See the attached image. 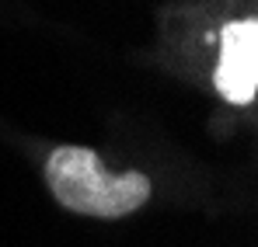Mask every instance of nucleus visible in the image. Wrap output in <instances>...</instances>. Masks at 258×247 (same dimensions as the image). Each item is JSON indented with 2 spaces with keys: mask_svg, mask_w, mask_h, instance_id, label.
I'll list each match as a JSON object with an SVG mask.
<instances>
[{
  "mask_svg": "<svg viewBox=\"0 0 258 247\" xmlns=\"http://www.w3.org/2000/svg\"><path fill=\"white\" fill-rule=\"evenodd\" d=\"M213 84L223 101L251 105L258 91V21H230L220 32V59Z\"/></svg>",
  "mask_w": 258,
  "mask_h": 247,
  "instance_id": "obj_2",
  "label": "nucleus"
},
{
  "mask_svg": "<svg viewBox=\"0 0 258 247\" xmlns=\"http://www.w3.org/2000/svg\"><path fill=\"white\" fill-rule=\"evenodd\" d=\"M45 185L63 209L94 219H126L154 192L147 174H112L87 146H56L45 160Z\"/></svg>",
  "mask_w": 258,
  "mask_h": 247,
  "instance_id": "obj_1",
  "label": "nucleus"
}]
</instances>
